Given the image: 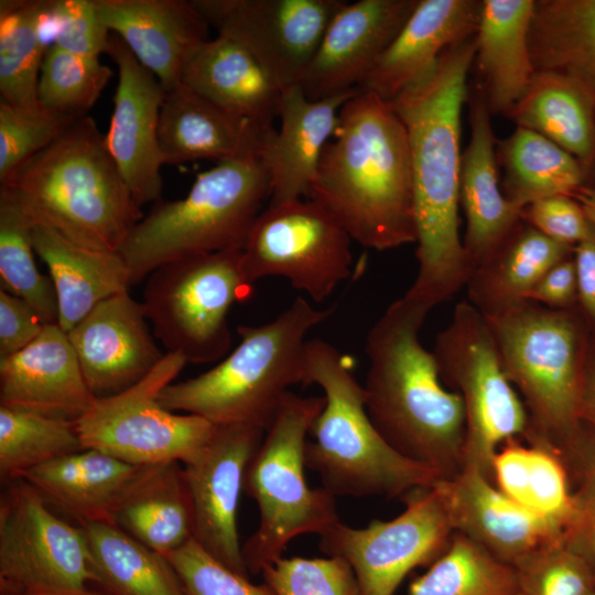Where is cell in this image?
<instances>
[{"label": "cell", "mask_w": 595, "mask_h": 595, "mask_svg": "<svg viewBox=\"0 0 595 595\" xmlns=\"http://www.w3.org/2000/svg\"><path fill=\"white\" fill-rule=\"evenodd\" d=\"M335 306L317 309L302 296L272 321L238 326L239 344L209 370L166 386L160 403L173 412L198 415L215 426L266 431L290 388L305 385L306 335Z\"/></svg>", "instance_id": "5b68a950"}, {"label": "cell", "mask_w": 595, "mask_h": 595, "mask_svg": "<svg viewBox=\"0 0 595 595\" xmlns=\"http://www.w3.org/2000/svg\"><path fill=\"white\" fill-rule=\"evenodd\" d=\"M142 466L95 448H84L36 466L21 478L78 523H112L116 506Z\"/></svg>", "instance_id": "1f68e13d"}, {"label": "cell", "mask_w": 595, "mask_h": 595, "mask_svg": "<svg viewBox=\"0 0 595 595\" xmlns=\"http://www.w3.org/2000/svg\"><path fill=\"white\" fill-rule=\"evenodd\" d=\"M111 76L112 71L99 58L73 54L50 44L37 83L39 108L82 118Z\"/></svg>", "instance_id": "7bdbcfd3"}, {"label": "cell", "mask_w": 595, "mask_h": 595, "mask_svg": "<svg viewBox=\"0 0 595 595\" xmlns=\"http://www.w3.org/2000/svg\"><path fill=\"white\" fill-rule=\"evenodd\" d=\"M351 238L311 198L269 204L241 250L250 283L280 277L316 303L325 301L351 272Z\"/></svg>", "instance_id": "4fadbf2b"}, {"label": "cell", "mask_w": 595, "mask_h": 595, "mask_svg": "<svg viewBox=\"0 0 595 595\" xmlns=\"http://www.w3.org/2000/svg\"><path fill=\"white\" fill-rule=\"evenodd\" d=\"M181 84L228 111L273 128L283 89L258 58L221 34L202 43L187 61Z\"/></svg>", "instance_id": "83f0119b"}, {"label": "cell", "mask_w": 595, "mask_h": 595, "mask_svg": "<svg viewBox=\"0 0 595 595\" xmlns=\"http://www.w3.org/2000/svg\"><path fill=\"white\" fill-rule=\"evenodd\" d=\"M78 119L43 109H20L1 100L0 184Z\"/></svg>", "instance_id": "ee69618b"}, {"label": "cell", "mask_w": 595, "mask_h": 595, "mask_svg": "<svg viewBox=\"0 0 595 595\" xmlns=\"http://www.w3.org/2000/svg\"><path fill=\"white\" fill-rule=\"evenodd\" d=\"M217 34L247 47L282 89L299 85L344 0H192Z\"/></svg>", "instance_id": "2e32d148"}, {"label": "cell", "mask_w": 595, "mask_h": 595, "mask_svg": "<svg viewBox=\"0 0 595 595\" xmlns=\"http://www.w3.org/2000/svg\"><path fill=\"white\" fill-rule=\"evenodd\" d=\"M252 286L244 273L241 250L196 255L154 269L141 303L165 353L208 364L229 353V310L249 298Z\"/></svg>", "instance_id": "30bf717a"}, {"label": "cell", "mask_w": 595, "mask_h": 595, "mask_svg": "<svg viewBox=\"0 0 595 595\" xmlns=\"http://www.w3.org/2000/svg\"><path fill=\"white\" fill-rule=\"evenodd\" d=\"M467 104L470 133L462 154L459 205L466 219L463 245L474 270L505 242L521 221L522 209L501 191L493 115L476 84Z\"/></svg>", "instance_id": "7402d4cb"}, {"label": "cell", "mask_w": 595, "mask_h": 595, "mask_svg": "<svg viewBox=\"0 0 595 595\" xmlns=\"http://www.w3.org/2000/svg\"><path fill=\"white\" fill-rule=\"evenodd\" d=\"M581 422L595 424V337L589 336L581 388Z\"/></svg>", "instance_id": "9f6ffc18"}, {"label": "cell", "mask_w": 595, "mask_h": 595, "mask_svg": "<svg viewBox=\"0 0 595 595\" xmlns=\"http://www.w3.org/2000/svg\"><path fill=\"white\" fill-rule=\"evenodd\" d=\"M573 197L581 204L588 220L595 226V186H582Z\"/></svg>", "instance_id": "6f0895ef"}, {"label": "cell", "mask_w": 595, "mask_h": 595, "mask_svg": "<svg viewBox=\"0 0 595 595\" xmlns=\"http://www.w3.org/2000/svg\"><path fill=\"white\" fill-rule=\"evenodd\" d=\"M261 575L275 595H359L351 566L339 556H282Z\"/></svg>", "instance_id": "f6af8a7d"}, {"label": "cell", "mask_w": 595, "mask_h": 595, "mask_svg": "<svg viewBox=\"0 0 595 595\" xmlns=\"http://www.w3.org/2000/svg\"><path fill=\"white\" fill-rule=\"evenodd\" d=\"M574 479V505L562 539L582 558L595 578V477L581 475Z\"/></svg>", "instance_id": "f907efd6"}, {"label": "cell", "mask_w": 595, "mask_h": 595, "mask_svg": "<svg viewBox=\"0 0 595 595\" xmlns=\"http://www.w3.org/2000/svg\"><path fill=\"white\" fill-rule=\"evenodd\" d=\"M512 595H523L522 593H520L519 591Z\"/></svg>", "instance_id": "94428289"}, {"label": "cell", "mask_w": 595, "mask_h": 595, "mask_svg": "<svg viewBox=\"0 0 595 595\" xmlns=\"http://www.w3.org/2000/svg\"><path fill=\"white\" fill-rule=\"evenodd\" d=\"M106 53L118 66V84L104 141L133 199L141 207L161 199L164 159L159 122L165 90L117 34H110Z\"/></svg>", "instance_id": "ac0fdd59"}, {"label": "cell", "mask_w": 595, "mask_h": 595, "mask_svg": "<svg viewBox=\"0 0 595 595\" xmlns=\"http://www.w3.org/2000/svg\"><path fill=\"white\" fill-rule=\"evenodd\" d=\"M474 36L450 48L436 68L390 100L408 134L415 219L416 277L404 293L431 310L472 274L459 235L462 115L469 96Z\"/></svg>", "instance_id": "6da1fadb"}, {"label": "cell", "mask_w": 595, "mask_h": 595, "mask_svg": "<svg viewBox=\"0 0 595 595\" xmlns=\"http://www.w3.org/2000/svg\"><path fill=\"white\" fill-rule=\"evenodd\" d=\"M270 199V178L259 156L218 162L199 173L186 196L155 203L127 237L120 253L136 284L176 259L242 250Z\"/></svg>", "instance_id": "ba28073f"}, {"label": "cell", "mask_w": 595, "mask_h": 595, "mask_svg": "<svg viewBox=\"0 0 595 595\" xmlns=\"http://www.w3.org/2000/svg\"><path fill=\"white\" fill-rule=\"evenodd\" d=\"M34 221L6 188L0 187L1 289L28 302L44 324H57V299L51 278L40 272L32 239Z\"/></svg>", "instance_id": "b9f144b4"}, {"label": "cell", "mask_w": 595, "mask_h": 595, "mask_svg": "<svg viewBox=\"0 0 595 595\" xmlns=\"http://www.w3.org/2000/svg\"><path fill=\"white\" fill-rule=\"evenodd\" d=\"M0 595H10V594L4 591H0Z\"/></svg>", "instance_id": "91938a15"}, {"label": "cell", "mask_w": 595, "mask_h": 595, "mask_svg": "<svg viewBox=\"0 0 595 595\" xmlns=\"http://www.w3.org/2000/svg\"><path fill=\"white\" fill-rule=\"evenodd\" d=\"M521 219L548 238L573 248L591 229L581 204L569 195H554L527 205Z\"/></svg>", "instance_id": "681fc988"}, {"label": "cell", "mask_w": 595, "mask_h": 595, "mask_svg": "<svg viewBox=\"0 0 595 595\" xmlns=\"http://www.w3.org/2000/svg\"><path fill=\"white\" fill-rule=\"evenodd\" d=\"M0 187L13 195L34 223L95 250L119 252L143 217L106 149L104 134L87 115Z\"/></svg>", "instance_id": "277c9868"}, {"label": "cell", "mask_w": 595, "mask_h": 595, "mask_svg": "<svg viewBox=\"0 0 595 595\" xmlns=\"http://www.w3.org/2000/svg\"><path fill=\"white\" fill-rule=\"evenodd\" d=\"M577 279V309L595 337V226L573 250Z\"/></svg>", "instance_id": "db71d44e"}, {"label": "cell", "mask_w": 595, "mask_h": 595, "mask_svg": "<svg viewBox=\"0 0 595 595\" xmlns=\"http://www.w3.org/2000/svg\"><path fill=\"white\" fill-rule=\"evenodd\" d=\"M359 91L313 100L300 85L283 89L280 127L267 137L260 159L270 178V202L309 198L323 151L344 104Z\"/></svg>", "instance_id": "484cf974"}, {"label": "cell", "mask_w": 595, "mask_h": 595, "mask_svg": "<svg viewBox=\"0 0 595 595\" xmlns=\"http://www.w3.org/2000/svg\"><path fill=\"white\" fill-rule=\"evenodd\" d=\"M309 198L365 248L415 244L408 134L390 101L359 89L344 104Z\"/></svg>", "instance_id": "7a4b0ae2"}, {"label": "cell", "mask_w": 595, "mask_h": 595, "mask_svg": "<svg viewBox=\"0 0 595 595\" xmlns=\"http://www.w3.org/2000/svg\"><path fill=\"white\" fill-rule=\"evenodd\" d=\"M96 400L57 324H46L29 346L0 358V405L77 420Z\"/></svg>", "instance_id": "cb8c5ba5"}, {"label": "cell", "mask_w": 595, "mask_h": 595, "mask_svg": "<svg viewBox=\"0 0 595 595\" xmlns=\"http://www.w3.org/2000/svg\"><path fill=\"white\" fill-rule=\"evenodd\" d=\"M518 591L513 566L455 532L446 550L411 582L408 595H512Z\"/></svg>", "instance_id": "60d3db41"}, {"label": "cell", "mask_w": 595, "mask_h": 595, "mask_svg": "<svg viewBox=\"0 0 595 595\" xmlns=\"http://www.w3.org/2000/svg\"><path fill=\"white\" fill-rule=\"evenodd\" d=\"M432 353L442 381L463 401L464 467L491 479L494 455L507 441L523 439L529 418L505 374L486 317L469 302L458 303Z\"/></svg>", "instance_id": "8fae6325"}, {"label": "cell", "mask_w": 595, "mask_h": 595, "mask_svg": "<svg viewBox=\"0 0 595 595\" xmlns=\"http://www.w3.org/2000/svg\"><path fill=\"white\" fill-rule=\"evenodd\" d=\"M442 484L455 532L513 567L562 538L558 523L511 500L476 468Z\"/></svg>", "instance_id": "44dd1931"}, {"label": "cell", "mask_w": 595, "mask_h": 595, "mask_svg": "<svg viewBox=\"0 0 595 595\" xmlns=\"http://www.w3.org/2000/svg\"><path fill=\"white\" fill-rule=\"evenodd\" d=\"M53 0L0 1V95L20 109L35 111L37 83L47 50L45 30Z\"/></svg>", "instance_id": "f35d334b"}, {"label": "cell", "mask_w": 595, "mask_h": 595, "mask_svg": "<svg viewBox=\"0 0 595 595\" xmlns=\"http://www.w3.org/2000/svg\"><path fill=\"white\" fill-rule=\"evenodd\" d=\"M534 0H482L474 64L491 115L508 116L536 72L529 48Z\"/></svg>", "instance_id": "f1b7e54d"}, {"label": "cell", "mask_w": 595, "mask_h": 595, "mask_svg": "<svg viewBox=\"0 0 595 595\" xmlns=\"http://www.w3.org/2000/svg\"><path fill=\"white\" fill-rule=\"evenodd\" d=\"M482 0H419L359 89L390 101L426 78L443 53L477 30Z\"/></svg>", "instance_id": "d4e9b609"}, {"label": "cell", "mask_w": 595, "mask_h": 595, "mask_svg": "<svg viewBox=\"0 0 595 595\" xmlns=\"http://www.w3.org/2000/svg\"><path fill=\"white\" fill-rule=\"evenodd\" d=\"M186 360L165 353L158 366L125 391L99 398L76 420L85 448H95L133 465L196 459L212 440L216 426L188 413L165 409L159 401Z\"/></svg>", "instance_id": "7c38bea8"}, {"label": "cell", "mask_w": 595, "mask_h": 595, "mask_svg": "<svg viewBox=\"0 0 595 595\" xmlns=\"http://www.w3.org/2000/svg\"><path fill=\"white\" fill-rule=\"evenodd\" d=\"M442 480L407 494L404 510L390 520L364 528L338 521L320 536L322 552L351 566L359 595H394L413 569L446 550L455 530Z\"/></svg>", "instance_id": "5bb4252c"}, {"label": "cell", "mask_w": 595, "mask_h": 595, "mask_svg": "<svg viewBox=\"0 0 595 595\" xmlns=\"http://www.w3.org/2000/svg\"><path fill=\"white\" fill-rule=\"evenodd\" d=\"M311 383L322 389L325 403L310 428L305 466L335 497L403 498L442 480L383 439L367 413L364 387L347 357L320 338L306 343L305 385Z\"/></svg>", "instance_id": "8992f818"}, {"label": "cell", "mask_w": 595, "mask_h": 595, "mask_svg": "<svg viewBox=\"0 0 595 595\" xmlns=\"http://www.w3.org/2000/svg\"><path fill=\"white\" fill-rule=\"evenodd\" d=\"M491 477L504 495L558 523L563 531L572 513L574 489L559 451L537 442L510 441L495 454Z\"/></svg>", "instance_id": "8d00e7d4"}, {"label": "cell", "mask_w": 595, "mask_h": 595, "mask_svg": "<svg viewBox=\"0 0 595 595\" xmlns=\"http://www.w3.org/2000/svg\"><path fill=\"white\" fill-rule=\"evenodd\" d=\"M98 576L109 595H187L166 556L138 542L111 522H82Z\"/></svg>", "instance_id": "74e56055"}, {"label": "cell", "mask_w": 595, "mask_h": 595, "mask_svg": "<svg viewBox=\"0 0 595 595\" xmlns=\"http://www.w3.org/2000/svg\"><path fill=\"white\" fill-rule=\"evenodd\" d=\"M9 594L10 595H109L108 593L100 589L99 587H98V591L87 587L83 589H33V591H25V592H20L15 594H11V593Z\"/></svg>", "instance_id": "680465c9"}, {"label": "cell", "mask_w": 595, "mask_h": 595, "mask_svg": "<svg viewBox=\"0 0 595 595\" xmlns=\"http://www.w3.org/2000/svg\"><path fill=\"white\" fill-rule=\"evenodd\" d=\"M47 26L61 50L97 58L107 52L110 31L95 0H53Z\"/></svg>", "instance_id": "c3c4849f"}, {"label": "cell", "mask_w": 595, "mask_h": 595, "mask_svg": "<svg viewBox=\"0 0 595 595\" xmlns=\"http://www.w3.org/2000/svg\"><path fill=\"white\" fill-rule=\"evenodd\" d=\"M147 321L142 303L127 291L100 302L67 332L97 399L134 386L164 357Z\"/></svg>", "instance_id": "ffe728a7"}, {"label": "cell", "mask_w": 595, "mask_h": 595, "mask_svg": "<svg viewBox=\"0 0 595 595\" xmlns=\"http://www.w3.org/2000/svg\"><path fill=\"white\" fill-rule=\"evenodd\" d=\"M117 34L165 91L181 84L184 67L207 41L209 25L192 0H95Z\"/></svg>", "instance_id": "603a6c76"}, {"label": "cell", "mask_w": 595, "mask_h": 595, "mask_svg": "<svg viewBox=\"0 0 595 595\" xmlns=\"http://www.w3.org/2000/svg\"><path fill=\"white\" fill-rule=\"evenodd\" d=\"M324 403V396L290 392L248 464L244 493L256 501L259 523L242 545V558L253 575L282 558L293 539L322 536L339 521L335 496L311 488L304 474L307 435Z\"/></svg>", "instance_id": "9c48e42d"}, {"label": "cell", "mask_w": 595, "mask_h": 595, "mask_svg": "<svg viewBox=\"0 0 595 595\" xmlns=\"http://www.w3.org/2000/svg\"><path fill=\"white\" fill-rule=\"evenodd\" d=\"M264 431L216 426L199 456L183 465L194 513V540L234 572L249 575L239 541L237 512L245 475Z\"/></svg>", "instance_id": "e0dca14e"}, {"label": "cell", "mask_w": 595, "mask_h": 595, "mask_svg": "<svg viewBox=\"0 0 595 595\" xmlns=\"http://www.w3.org/2000/svg\"><path fill=\"white\" fill-rule=\"evenodd\" d=\"M187 595H275L268 585L252 584L204 550L194 539L166 556Z\"/></svg>", "instance_id": "7dc6e473"}, {"label": "cell", "mask_w": 595, "mask_h": 595, "mask_svg": "<svg viewBox=\"0 0 595 595\" xmlns=\"http://www.w3.org/2000/svg\"><path fill=\"white\" fill-rule=\"evenodd\" d=\"M529 48L536 73L569 77L595 95V0H534Z\"/></svg>", "instance_id": "e575fe53"}, {"label": "cell", "mask_w": 595, "mask_h": 595, "mask_svg": "<svg viewBox=\"0 0 595 595\" xmlns=\"http://www.w3.org/2000/svg\"><path fill=\"white\" fill-rule=\"evenodd\" d=\"M32 239L35 253L48 268L57 299V325L66 333L100 302L133 285L120 252L84 247L36 223Z\"/></svg>", "instance_id": "f546056e"}, {"label": "cell", "mask_w": 595, "mask_h": 595, "mask_svg": "<svg viewBox=\"0 0 595 595\" xmlns=\"http://www.w3.org/2000/svg\"><path fill=\"white\" fill-rule=\"evenodd\" d=\"M45 325L28 302L0 288V358L29 346Z\"/></svg>", "instance_id": "816d5d0a"}, {"label": "cell", "mask_w": 595, "mask_h": 595, "mask_svg": "<svg viewBox=\"0 0 595 595\" xmlns=\"http://www.w3.org/2000/svg\"><path fill=\"white\" fill-rule=\"evenodd\" d=\"M76 420L17 407L0 405L1 483L84 450Z\"/></svg>", "instance_id": "ab89813d"}, {"label": "cell", "mask_w": 595, "mask_h": 595, "mask_svg": "<svg viewBox=\"0 0 595 595\" xmlns=\"http://www.w3.org/2000/svg\"><path fill=\"white\" fill-rule=\"evenodd\" d=\"M431 309L403 294L367 334V413L402 456L450 479L464 467L465 412L441 379L432 351L419 339Z\"/></svg>", "instance_id": "3957f363"}, {"label": "cell", "mask_w": 595, "mask_h": 595, "mask_svg": "<svg viewBox=\"0 0 595 595\" xmlns=\"http://www.w3.org/2000/svg\"><path fill=\"white\" fill-rule=\"evenodd\" d=\"M418 1H344L299 84L304 95L317 100L359 89Z\"/></svg>", "instance_id": "d6986e66"}, {"label": "cell", "mask_w": 595, "mask_h": 595, "mask_svg": "<svg viewBox=\"0 0 595 595\" xmlns=\"http://www.w3.org/2000/svg\"><path fill=\"white\" fill-rule=\"evenodd\" d=\"M0 498V589H83L97 585L84 529L61 519L23 478L8 482Z\"/></svg>", "instance_id": "9a60e30c"}, {"label": "cell", "mask_w": 595, "mask_h": 595, "mask_svg": "<svg viewBox=\"0 0 595 595\" xmlns=\"http://www.w3.org/2000/svg\"><path fill=\"white\" fill-rule=\"evenodd\" d=\"M523 595H595V578L564 541L559 539L515 566Z\"/></svg>", "instance_id": "bcb514c9"}, {"label": "cell", "mask_w": 595, "mask_h": 595, "mask_svg": "<svg viewBox=\"0 0 595 595\" xmlns=\"http://www.w3.org/2000/svg\"><path fill=\"white\" fill-rule=\"evenodd\" d=\"M112 523L167 556L194 539V513L180 462L143 465L112 512Z\"/></svg>", "instance_id": "4dcf8cb0"}, {"label": "cell", "mask_w": 595, "mask_h": 595, "mask_svg": "<svg viewBox=\"0 0 595 595\" xmlns=\"http://www.w3.org/2000/svg\"><path fill=\"white\" fill-rule=\"evenodd\" d=\"M505 374L529 418L526 442L562 453L581 426V388L589 331L577 309L528 301L486 317Z\"/></svg>", "instance_id": "52a82bcc"}, {"label": "cell", "mask_w": 595, "mask_h": 595, "mask_svg": "<svg viewBox=\"0 0 595 595\" xmlns=\"http://www.w3.org/2000/svg\"><path fill=\"white\" fill-rule=\"evenodd\" d=\"M496 156L501 191L520 209L554 195L573 197L582 186H591L584 167L574 156L522 127L497 140Z\"/></svg>", "instance_id": "d590c367"}, {"label": "cell", "mask_w": 595, "mask_h": 595, "mask_svg": "<svg viewBox=\"0 0 595 595\" xmlns=\"http://www.w3.org/2000/svg\"><path fill=\"white\" fill-rule=\"evenodd\" d=\"M507 118L574 156L595 177V95L565 76L536 73Z\"/></svg>", "instance_id": "836d02e7"}, {"label": "cell", "mask_w": 595, "mask_h": 595, "mask_svg": "<svg viewBox=\"0 0 595 595\" xmlns=\"http://www.w3.org/2000/svg\"><path fill=\"white\" fill-rule=\"evenodd\" d=\"M273 129L235 115L180 84L165 91L159 141L167 165L202 159L223 162L247 155L260 158Z\"/></svg>", "instance_id": "4316f807"}, {"label": "cell", "mask_w": 595, "mask_h": 595, "mask_svg": "<svg viewBox=\"0 0 595 595\" xmlns=\"http://www.w3.org/2000/svg\"><path fill=\"white\" fill-rule=\"evenodd\" d=\"M561 454L572 479L581 475L595 477V424L581 422L576 436Z\"/></svg>", "instance_id": "11a10c76"}, {"label": "cell", "mask_w": 595, "mask_h": 595, "mask_svg": "<svg viewBox=\"0 0 595 595\" xmlns=\"http://www.w3.org/2000/svg\"><path fill=\"white\" fill-rule=\"evenodd\" d=\"M573 250L521 219L497 251L472 271L465 286L468 302L485 317L511 311L528 302L545 271Z\"/></svg>", "instance_id": "d6a6232c"}, {"label": "cell", "mask_w": 595, "mask_h": 595, "mask_svg": "<svg viewBox=\"0 0 595 595\" xmlns=\"http://www.w3.org/2000/svg\"><path fill=\"white\" fill-rule=\"evenodd\" d=\"M529 301L552 310L577 306V279L573 255L545 271L531 290Z\"/></svg>", "instance_id": "f5cc1de1"}]
</instances>
